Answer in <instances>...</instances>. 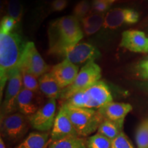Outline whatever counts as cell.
I'll return each instance as SVG.
<instances>
[{
    "label": "cell",
    "instance_id": "obj_1",
    "mask_svg": "<svg viewBox=\"0 0 148 148\" xmlns=\"http://www.w3.org/2000/svg\"><path fill=\"white\" fill-rule=\"evenodd\" d=\"M49 52L63 56L69 48L79 43L83 32L78 18L75 16H66L53 21L48 31Z\"/></svg>",
    "mask_w": 148,
    "mask_h": 148
},
{
    "label": "cell",
    "instance_id": "obj_2",
    "mask_svg": "<svg viewBox=\"0 0 148 148\" xmlns=\"http://www.w3.org/2000/svg\"><path fill=\"white\" fill-rule=\"evenodd\" d=\"M26 43L16 33H0V94L11 75L18 69Z\"/></svg>",
    "mask_w": 148,
    "mask_h": 148
},
{
    "label": "cell",
    "instance_id": "obj_3",
    "mask_svg": "<svg viewBox=\"0 0 148 148\" xmlns=\"http://www.w3.org/2000/svg\"><path fill=\"white\" fill-rule=\"evenodd\" d=\"M112 101V96L107 84L99 80L86 89L77 92L65 102L71 106L98 110Z\"/></svg>",
    "mask_w": 148,
    "mask_h": 148
},
{
    "label": "cell",
    "instance_id": "obj_4",
    "mask_svg": "<svg viewBox=\"0 0 148 148\" xmlns=\"http://www.w3.org/2000/svg\"><path fill=\"white\" fill-rule=\"evenodd\" d=\"M79 136H87L97 130L104 119L98 110L79 108L64 103L62 106Z\"/></svg>",
    "mask_w": 148,
    "mask_h": 148
},
{
    "label": "cell",
    "instance_id": "obj_5",
    "mask_svg": "<svg viewBox=\"0 0 148 148\" xmlns=\"http://www.w3.org/2000/svg\"><path fill=\"white\" fill-rule=\"evenodd\" d=\"M101 76V68L95 61L87 62L79 70L73 83L62 89L60 99L66 101L77 92L86 89L99 81Z\"/></svg>",
    "mask_w": 148,
    "mask_h": 148
},
{
    "label": "cell",
    "instance_id": "obj_6",
    "mask_svg": "<svg viewBox=\"0 0 148 148\" xmlns=\"http://www.w3.org/2000/svg\"><path fill=\"white\" fill-rule=\"evenodd\" d=\"M27 116L21 112H14L1 118V131L3 138L14 143L25 136L29 128Z\"/></svg>",
    "mask_w": 148,
    "mask_h": 148
},
{
    "label": "cell",
    "instance_id": "obj_7",
    "mask_svg": "<svg viewBox=\"0 0 148 148\" xmlns=\"http://www.w3.org/2000/svg\"><path fill=\"white\" fill-rule=\"evenodd\" d=\"M18 69L37 77H41L49 70V66L38 53L33 42H28L25 45Z\"/></svg>",
    "mask_w": 148,
    "mask_h": 148
},
{
    "label": "cell",
    "instance_id": "obj_8",
    "mask_svg": "<svg viewBox=\"0 0 148 148\" xmlns=\"http://www.w3.org/2000/svg\"><path fill=\"white\" fill-rule=\"evenodd\" d=\"M56 100L49 99L36 113L29 116V124L33 128L42 132H48L52 128L56 119Z\"/></svg>",
    "mask_w": 148,
    "mask_h": 148
},
{
    "label": "cell",
    "instance_id": "obj_9",
    "mask_svg": "<svg viewBox=\"0 0 148 148\" xmlns=\"http://www.w3.org/2000/svg\"><path fill=\"white\" fill-rule=\"evenodd\" d=\"M23 88L21 72L17 70L11 75L8 81L4 99L3 101L1 118L14 113L17 110L16 101L18 96Z\"/></svg>",
    "mask_w": 148,
    "mask_h": 148
},
{
    "label": "cell",
    "instance_id": "obj_10",
    "mask_svg": "<svg viewBox=\"0 0 148 148\" xmlns=\"http://www.w3.org/2000/svg\"><path fill=\"white\" fill-rule=\"evenodd\" d=\"M63 56L71 63L75 65L94 61L101 56L99 51L88 42H79L65 51Z\"/></svg>",
    "mask_w": 148,
    "mask_h": 148
},
{
    "label": "cell",
    "instance_id": "obj_11",
    "mask_svg": "<svg viewBox=\"0 0 148 148\" xmlns=\"http://www.w3.org/2000/svg\"><path fill=\"white\" fill-rule=\"evenodd\" d=\"M139 19L137 11L130 8H114L106 14L103 27L108 29H116L123 24H134Z\"/></svg>",
    "mask_w": 148,
    "mask_h": 148
},
{
    "label": "cell",
    "instance_id": "obj_12",
    "mask_svg": "<svg viewBox=\"0 0 148 148\" xmlns=\"http://www.w3.org/2000/svg\"><path fill=\"white\" fill-rule=\"evenodd\" d=\"M50 136V141H54L71 136H79L69 116L62 106L56 116Z\"/></svg>",
    "mask_w": 148,
    "mask_h": 148
},
{
    "label": "cell",
    "instance_id": "obj_13",
    "mask_svg": "<svg viewBox=\"0 0 148 148\" xmlns=\"http://www.w3.org/2000/svg\"><path fill=\"white\" fill-rule=\"evenodd\" d=\"M42 106L41 96L39 92L22 88L16 101V107L19 112L29 117L36 113Z\"/></svg>",
    "mask_w": 148,
    "mask_h": 148
},
{
    "label": "cell",
    "instance_id": "obj_14",
    "mask_svg": "<svg viewBox=\"0 0 148 148\" xmlns=\"http://www.w3.org/2000/svg\"><path fill=\"white\" fill-rule=\"evenodd\" d=\"M79 68L75 64L64 59L53 66L50 73L62 89L71 85L78 73Z\"/></svg>",
    "mask_w": 148,
    "mask_h": 148
},
{
    "label": "cell",
    "instance_id": "obj_15",
    "mask_svg": "<svg viewBox=\"0 0 148 148\" xmlns=\"http://www.w3.org/2000/svg\"><path fill=\"white\" fill-rule=\"evenodd\" d=\"M120 46L137 53H147L148 38L145 33L136 29L125 31L122 33Z\"/></svg>",
    "mask_w": 148,
    "mask_h": 148
},
{
    "label": "cell",
    "instance_id": "obj_16",
    "mask_svg": "<svg viewBox=\"0 0 148 148\" xmlns=\"http://www.w3.org/2000/svg\"><path fill=\"white\" fill-rule=\"evenodd\" d=\"M132 110L130 103L111 101L98 109L103 119L110 121L124 123L125 116Z\"/></svg>",
    "mask_w": 148,
    "mask_h": 148
},
{
    "label": "cell",
    "instance_id": "obj_17",
    "mask_svg": "<svg viewBox=\"0 0 148 148\" xmlns=\"http://www.w3.org/2000/svg\"><path fill=\"white\" fill-rule=\"evenodd\" d=\"M40 91L49 99H58L60 97L62 89L59 86L50 72L42 75L38 79Z\"/></svg>",
    "mask_w": 148,
    "mask_h": 148
},
{
    "label": "cell",
    "instance_id": "obj_18",
    "mask_svg": "<svg viewBox=\"0 0 148 148\" xmlns=\"http://www.w3.org/2000/svg\"><path fill=\"white\" fill-rule=\"evenodd\" d=\"M49 137L48 132H31L15 148H47Z\"/></svg>",
    "mask_w": 148,
    "mask_h": 148
},
{
    "label": "cell",
    "instance_id": "obj_19",
    "mask_svg": "<svg viewBox=\"0 0 148 148\" xmlns=\"http://www.w3.org/2000/svg\"><path fill=\"white\" fill-rule=\"evenodd\" d=\"M105 15L103 13L92 12L82 19L83 29L85 34L91 35L97 32L103 26Z\"/></svg>",
    "mask_w": 148,
    "mask_h": 148
},
{
    "label": "cell",
    "instance_id": "obj_20",
    "mask_svg": "<svg viewBox=\"0 0 148 148\" xmlns=\"http://www.w3.org/2000/svg\"><path fill=\"white\" fill-rule=\"evenodd\" d=\"M123 123L104 119L98 127L97 133L112 140L123 132Z\"/></svg>",
    "mask_w": 148,
    "mask_h": 148
},
{
    "label": "cell",
    "instance_id": "obj_21",
    "mask_svg": "<svg viewBox=\"0 0 148 148\" xmlns=\"http://www.w3.org/2000/svg\"><path fill=\"white\" fill-rule=\"evenodd\" d=\"M50 142L48 148H87L86 140L80 136H71Z\"/></svg>",
    "mask_w": 148,
    "mask_h": 148
},
{
    "label": "cell",
    "instance_id": "obj_22",
    "mask_svg": "<svg viewBox=\"0 0 148 148\" xmlns=\"http://www.w3.org/2000/svg\"><path fill=\"white\" fill-rule=\"evenodd\" d=\"M137 148H148V118L140 122L135 133Z\"/></svg>",
    "mask_w": 148,
    "mask_h": 148
},
{
    "label": "cell",
    "instance_id": "obj_23",
    "mask_svg": "<svg viewBox=\"0 0 148 148\" xmlns=\"http://www.w3.org/2000/svg\"><path fill=\"white\" fill-rule=\"evenodd\" d=\"M112 143V140L99 133L92 135L86 140L87 148H111Z\"/></svg>",
    "mask_w": 148,
    "mask_h": 148
},
{
    "label": "cell",
    "instance_id": "obj_24",
    "mask_svg": "<svg viewBox=\"0 0 148 148\" xmlns=\"http://www.w3.org/2000/svg\"><path fill=\"white\" fill-rule=\"evenodd\" d=\"M8 16L18 23L23 15V5L20 0H10L8 4Z\"/></svg>",
    "mask_w": 148,
    "mask_h": 148
},
{
    "label": "cell",
    "instance_id": "obj_25",
    "mask_svg": "<svg viewBox=\"0 0 148 148\" xmlns=\"http://www.w3.org/2000/svg\"><path fill=\"white\" fill-rule=\"evenodd\" d=\"M23 88L34 92H39V81L38 78L32 74L21 72Z\"/></svg>",
    "mask_w": 148,
    "mask_h": 148
},
{
    "label": "cell",
    "instance_id": "obj_26",
    "mask_svg": "<svg viewBox=\"0 0 148 148\" xmlns=\"http://www.w3.org/2000/svg\"><path fill=\"white\" fill-rule=\"evenodd\" d=\"M90 4L88 0H81L73 8V16L77 18H82L90 13Z\"/></svg>",
    "mask_w": 148,
    "mask_h": 148
},
{
    "label": "cell",
    "instance_id": "obj_27",
    "mask_svg": "<svg viewBox=\"0 0 148 148\" xmlns=\"http://www.w3.org/2000/svg\"><path fill=\"white\" fill-rule=\"evenodd\" d=\"M17 23V22L10 16H4L1 20L0 33H3V34L11 33Z\"/></svg>",
    "mask_w": 148,
    "mask_h": 148
},
{
    "label": "cell",
    "instance_id": "obj_28",
    "mask_svg": "<svg viewBox=\"0 0 148 148\" xmlns=\"http://www.w3.org/2000/svg\"><path fill=\"white\" fill-rule=\"evenodd\" d=\"M111 148H134L130 140L123 132L114 140H112V147Z\"/></svg>",
    "mask_w": 148,
    "mask_h": 148
},
{
    "label": "cell",
    "instance_id": "obj_29",
    "mask_svg": "<svg viewBox=\"0 0 148 148\" xmlns=\"http://www.w3.org/2000/svg\"><path fill=\"white\" fill-rule=\"evenodd\" d=\"M110 5L108 3L103 2V1H92V10L94 12L97 13H103L106 12L110 8Z\"/></svg>",
    "mask_w": 148,
    "mask_h": 148
},
{
    "label": "cell",
    "instance_id": "obj_30",
    "mask_svg": "<svg viewBox=\"0 0 148 148\" xmlns=\"http://www.w3.org/2000/svg\"><path fill=\"white\" fill-rule=\"evenodd\" d=\"M137 71L140 77L148 79V58L141 60L138 63Z\"/></svg>",
    "mask_w": 148,
    "mask_h": 148
},
{
    "label": "cell",
    "instance_id": "obj_31",
    "mask_svg": "<svg viewBox=\"0 0 148 148\" xmlns=\"http://www.w3.org/2000/svg\"><path fill=\"white\" fill-rule=\"evenodd\" d=\"M68 5V0H53L51 3V10L53 12H60L64 10Z\"/></svg>",
    "mask_w": 148,
    "mask_h": 148
},
{
    "label": "cell",
    "instance_id": "obj_32",
    "mask_svg": "<svg viewBox=\"0 0 148 148\" xmlns=\"http://www.w3.org/2000/svg\"><path fill=\"white\" fill-rule=\"evenodd\" d=\"M92 1H103V2L108 3L109 5H111L114 2H115L116 0H92Z\"/></svg>",
    "mask_w": 148,
    "mask_h": 148
},
{
    "label": "cell",
    "instance_id": "obj_33",
    "mask_svg": "<svg viewBox=\"0 0 148 148\" xmlns=\"http://www.w3.org/2000/svg\"><path fill=\"white\" fill-rule=\"evenodd\" d=\"M0 148H5V145L2 136H1V138H0Z\"/></svg>",
    "mask_w": 148,
    "mask_h": 148
},
{
    "label": "cell",
    "instance_id": "obj_34",
    "mask_svg": "<svg viewBox=\"0 0 148 148\" xmlns=\"http://www.w3.org/2000/svg\"><path fill=\"white\" fill-rule=\"evenodd\" d=\"M145 87H146V88H147V90H148V84H146L145 85Z\"/></svg>",
    "mask_w": 148,
    "mask_h": 148
},
{
    "label": "cell",
    "instance_id": "obj_35",
    "mask_svg": "<svg viewBox=\"0 0 148 148\" xmlns=\"http://www.w3.org/2000/svg\"><path fill=\"white\" fill-rule=\"evenodd\" d=\"M147 53H148V49H147Z\"/></svg>",
    "mask_w": 148,
    "mask_h": 148
}]
</instances>
